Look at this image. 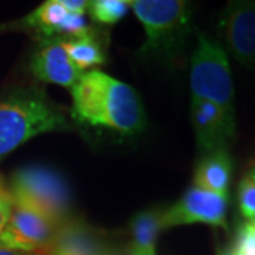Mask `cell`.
Returning a JSON list of instances; mask_svg holds the SVG:
<instances>
[{
  "label": "cell",
  "mask_w": 255,
  "mask_h": 255,
  "mask_svg": "<svg viewBox=\"0 0 255 255\" xmlns=\"http://www.w3.org/2000/svg\"><path fill=\"white\" fill-rule=\"evenodd\" d=\"M70 91L74 117L84 124L122 135H135L145 128V110L136 91L108 74L87 71Z\"/></svg>",
  "instance_id": "1"
},
{
  "label": "cell",
  "mask_w": 255,
  "mask_h": 255,
  "mask_svg": "<svg viewBox=\"0 0 255 255\" xmlns=\"http://www.w3.org/2000/svg\"><path fill=\"white\" fill-rule=\"evenodd\" d=\"M70 128L63 111L43 90H16L0 100V157L31 137Z\"/></svg>",
  "instance_id": "2"
},
{
  "label": "cell",
  "mask_w": 255,
  "mask_h": 255,
  "mask_svg": "<svg viewBox=\"0 0 255 255\" xmlns=\"http://www.w3.org/2000/svg\"><path fill=\"white\" fill-rule=\"evenodd\" d=\"M145 28L140 54L176 65L182 60L191 34L190 3L183 0H135L130 1Z\"/></svg>",
  "instance_id": "3"
},
{
  "label": "cell",
  "mask_w": 255,
  "mask_h": 255,
  "mask_svg": "<svg viewBox=\"0 0 255 255\" xmlns=\"http://www.w3.org/2000/svg\"><path fill=\"white\" fill-rule=\"evenodd\" d=\"M191 98L209 101L236 117L234 84L224 47L204 33H197L190 60Z\"/></svg>",
  "instance_id": "4"
},
{
  "label": "cell",
  "mask_w": 255,
  "mask_h": 255,
  "mask_svg": "<svg viewBox=\"0 0 255 255\" xmlns=\"http://www.w3.org/2000/svg\"><path fill=\"white\" fill-rule=\"evenodd\" d=\"M14 203L36 210L57 226L70 220L71 197L67 183L50 167L30 166L17 170L9 186Z\"/></svg>",
  "instance_id": "5"
},
{
  "label": "cell",
  "mask_w": 255,
  "mask_h": 255,
  "mask_svg": "<svg viewBox=\"0 0 255 255\" xmlns=\"http://www.w3.org/2000/svg\"><path fill=\"white\" fill-rule=\"evenodd\" d=\"M228 194L213 193L193 186L160 214V230L206 224L227 230Z\"/></svg>",
  "instance_id": "6"
},
{
  "label": "cell",
  "mask_w": 255,
  "mask_h": 255,
  "mask_svg": "<svg viewBox=\"0 0 255 255\" xmlns=\"http://www.w3.org/2000/svg\"><path fill=\"white\" fill-rule=\"evenodd\" d=\"M219 31L226 53L255 70V0L228 1L220 13Z\"/></svg>",
  "instance_id": "7"
},
{
  "label": "cell",
  "mask_w": 255,
  "mask_h": 255,
  "mask_svg": "<svg viewBox=\"0 0 255 255\" xmlns=\"http://www.w3.org/2000/svg\"><path fill=\"white\" fill-rule=\"evenodd\" d=\"M58 227L36 210L14 203L9 221L0 233V246L40 255L51 244Z\"/></svg>",
  "instance_id": "8"
},
{
  "label": "cell",
  "mask_w": 255,
  "mask_h": 255,
  "mask_svg": "<svg viewBox=\"0 0 255 255\" xmlns=\"http://www.w3.org/2000/svg\"><path fill=\"white\" fill-rule=\"evenodd\" d=\"M190 118L201 156L230 149L236 136V117L213 102L191 98Z\"/></svg>",
  "instance_id": "9"
},
{
  "label": "cell",
  "mask_w": 255,
  "mask_h": 255,
  "mask_svg": "<svg viewBox=\"0 0 255 255\" xmlns=\"http://www.w3.org/2000/svg\"><path fill=\"white\" fill-rule=\"evenodd\" d=\"M30 70L41 82L73 88L82 71L75 67L64 50L61 40H47L31 57Z\"/></svg>",
  "instance_id": "10"
},
{
  "label": "cell",
  "mask_w": 255,
  "mask_h": 255,
  "mask_svg": "<svg viewBox=\"0 0 255 255\" xmlns=\"http://www.w3.org/2000/svg\"><path fill=\"white\" fill-rule=\"evenodd\" d=\"M40 255H110L98 236L81 221L63 223L51 244Z\"/></svg>",
  "instance_id": "11"
},
{
  "label": "cell",
  "mask_w": 255,
  "mask_h": 255,
  "mask_svg": "<svg viewBox=\"0 0 255 255\" xmlns=\"http://www.w3.org/2000/svg\"><path fill=\"white\" fill-rule=\"evenodd\" d=\"M233 176V159L228 150L203 155L196 166L194 186L203 190L228 194Z\"/></svg>",
  "instance_id": "12"
},
{
  "label": "cell",
  "mask_w": 255,
  "mask_h": 255,
  "mask_svg": "<svg viewBox=\"0 0 255 255\" xmlns=\"http://www.w3.org/2000/svg\"><path fill=\"white\" fill-rule=\"evenodd\" d=\"M162 210H145L132 219V247L129 255H156V238L160 231Z\"/></svg>",
  "instance_id": "13"
},
{
  "label": "cell",
  "mask_w": 255,
  "mask_h": 255,
  "mask_svg": "<svg viewBox=\"0 0 255 255\" xmlns=\"http://www.w3.org/2000/svg\"><path fill=\"white\" fill-rule=\"evenodd\" d=\"M61 44L70 60L82 73L84 70L101 65L105 61L104 50L92 34L80 38H67L65 41L61 40Z\"/></svg>",
  "instance_id": "14"
},
{
  "label": "cell",
  "mask_w": 255,
  "mask_h": 255,
  "mask_svg": "<svg viewBox=\"0 0 255 255\" xmlns=\"http://www.w3.org/2000/svg\"><path fill=\"white\" fill-rule=\"evenodd\" d=\"M67 14L68 11L63 6L61 0H48L24 18V24L44 36H54L60 33V27Z\"/></svg>",
  "instance_id": "15"
},
{
  "label": "cell",
  "mask_w": 255,
  "mask_h": 255,
  "mask_svg": "<svg viewBox=\"0 0 255 255\" xmlns=\"http://www.w3.org/2000/svg\"><path fill=\"white\" fill-rule=\"evenodd\" d=\"M130 9V1L127 0H95L90 1L88 11L91 17L104 24H114L125 17Z\"/></svg>",
  "instance_id": "16"
},
{
  "label": "cell",
  "mask_w": 255,
  "mask_h": 255,
  "mask_svg": "<svg viewBox=\"0 0 255 255\" xmlns=\"http://www.w3.org/2000/svg\"><path fill=\"white\" fill-rule=\"evenodd\" d=\"M238 207L247 221L255 217V176L250 172L238 184Z\"/></svg>",
  "instance_id": "17"
},
{
  "label": "cell",
  "mask_w": 255,
  "mask_h": 255,
  "mask_svg": "<svg viewBox=\"0 0 255 255\" xmlns=\"http://www.w3.org/2000/svg\"><path fill=\"white\" fill-rule=\"evenodd\" d=\"M13 206H14V200H13L9 186L6 184L3 177H0V233L9 221Z\"/></svg>",
  "instance_id": "18"
},
{
  "label": "cell",
  "mask_w": 255,
  "mask_h": 255,
  "mask_svg": "<svg viewBox=\"0 0 255 255\" xmlns=\"http://www.w3.org/2000/svg\"><path fill=\"white\" fill-rule=\"evenodd\" d=\"M63 6L68 13H77V14H85L88 11L90 1L85 0H61Z\"/></svg>",
  "instance_id": "19"
},
{
  "label": "cell",
  "mask_w": 255,
  "mask_h": 255,
  "mask_svg": "<svg viewBox=\"0 0 255 255\" xmlns=\"http://www.w3.org/2000/svg\"><path fill=\"white\" fill-rule=\"evenodd\" d=\"M0 255H37L31 253H24V251H16V250H10L6 247L0 246Z\"/></svg>",
  "instance_id": "20"
},
{
  "label": "cell",
  "mask_w": 255,
  "mask_h": 255,
  "mask_svg": "<svg viewBox=\"0 0 255 255\" xmlns=\"http://www.w3.org/2000/svg\"><path fill=\"white\" fill-rule=\"evenodd\" d=\"M244 226H246V227L248 228V230H251L253 233H255V217H254V219L248 220V221H247Z\"/></svg>",
  "instance_id": "21"
},
{
  "label": "cell",
  "mask_w": 255,
  "mask_h": 255,
  "mask_svg": "<svg viewBox=\"0 0 255 255\" xmlns=\"http://www.w3.org/2000/svg\"><path fill=\"white\" fill-rule=\"evenodd\" d=\"M250 173L253 174V176H255V162L251 164V170H250Z\"/></svg>",
  "instance_id": "22"
}]
</instances>
